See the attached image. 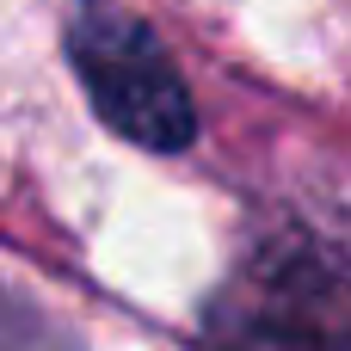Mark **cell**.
Returning <instances> with one entry per match:
<instances>
[{
  "mask_svg": "<svg viewBox=\"0 0 351 351\" xmlns=\"http://www.w3.org/2000/svg\"><path fill=\"white\" fill-rule=\"evenodd\" d=\"M210 351H351V259L284 228L259 241L204 308Z\"/></svg>",
  "mask_w": 351,
  "mask_h": 351,
  "instance_id": "obj_1",
  "label": "cell"
},
{
  "mask_svg": "<svg viewBox=\"0 0 351 351\" xmlns=\"http://www.w3.org/2000/svg\"><path fill=\"white\" fill-rule=\"evenodd\" d=\"M68 56H74V74L93 93L99 117L117 136H130L154 154H179L197 136V111H191L179 68L154 43V31L136 25L130 12H117L105 0H80L74 31H68Z\"/></svg>",
  "mask_w": 351,
  "mask_h": 351,
  "instance_id": "obj_2",
  "label": "cell"
},
{
  "mask_svg": "<svg viewBox=\"0 0 351 351\" xmlns=\"http://www.w3.org/2000/svg\"><path fill=\"white\" fill-rule=\"evenodd\" d=\"M0 351H80V339L31 296L0 290Z\"/></svg>",
  "mask_w": 351,
  "mask_h": 351,
  "instance_id": "obj_3",
  "label": "cell"
}]
</instances>
